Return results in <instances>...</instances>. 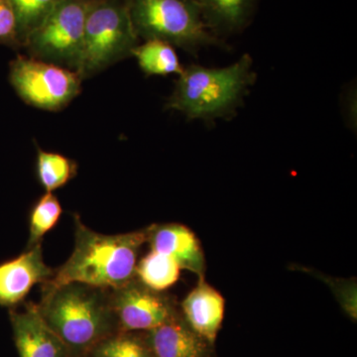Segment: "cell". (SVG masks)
<instances>
[{"label":"cell","mask_w":357,"mask_h":357,"mask_svg":"<svg viewBox=\"0 0 357 357\" xmlns=\"http://www.w3.org/2000/svg\"><path fill=\"white\" fill-rule=\"evenodd\" d=\"M147 243V227L128 234H98L75 217L72 255L44 285L82 283L93 287L121 288L136 277L141 248Z\"/></svg>","instance_id":"1"},{"label":"cell","mask_w":357,"mask_h":357,"mask_svg":"<svg viewBox=\"0 0 357 357\" xmlns=\"http://www.w3.org/2000/svg\"><path fill=\"white\" fill-rule=\"evenodd\" d=\"M47 325L72 352L93 349L117 325L110 290L82 283L44 285L37 305Z\"/></svg>","instance_id":"2"},{"label":"cell","mask_w":357,"mask_h":357,"mask_svg":"<svg viewBox=\"0 0 357 357\" xmlns=\"http://www.w3.org/2000/svg\"><path fill=\"white\" fill-rule=\"evenodd\" d=\"M252 67L248 54L225 68L189 66L176 81L165 109L208 122L234 116L255 83Z\"/></svg>","instance_id":"3"},{"label":"cell","mask_w":357,"mask_h":357,"mask_svg":"<svg viewBox=\"0 0 357 357\" xmlns=\"http://www.w3.org/2000/svg\"><path fill=\"white\" fill-rule=\"evenodd\" d=\"M138 38L161 40L191 54L225 47L204 25L196 0H126Z\"/></svg>","instance_id":"4"},{"label":"cell","mask_w":357,"mask_h":357,"mask_svg":"<svg viewBox=\"0 0 357 357\" xmlns=\"http://www.w3.org/2000/svg\"><path fill=\"white\" fill-rule=\"evenodd\" d=\"M138 39L126 0H91L84 23L83 58L77 73L86 79L128 58Z\"/></svg>","instance_id":"5"},{"label":"cell","mask_w":357,"mask_h":357,"mask_svg":"<svg viewBox=\"0 0 357 357\" xmlns=\"http://www.w3.org/2000/svg\"><path fill=\"white\" fill-rule=\"evenodd\" d=\"M89 1L61 0L26 40L30 57L79 72Z\"/></svg>","instance_id":"6"},{"label":"cell","mask_w":357,"mask_h":357,"mask_svg":"<svg viewBox=\"0 0 357 357\" xmlns=\"http://www.w3.org/2000/svg\"><path fill=\"white\" fill-rule=\"evenodd\" d=\"M83 79L76 70L30 56L9 64V82L21 100L36 109L59 112L81 93Z\"/></svg>","instance_id":"7"},{"label":"cell","mask_w":357,"mask_h":357,"mask_svg":"<svg viewBox=\"0 0 357 357\" xmlns=\"http://www.w3.org/2000/svg\"><path fill=\"white\" fill-rule=\"evenodd\" d=\"M117 325L126 332L153 330L178 314L170 298L141 283L137 278L110 290Z\"/></svg>","instance_id":"8"},{"label":"cell","mask_w":357,"mask_h":357,"mask_svg":"<svg viewBox=\"0 0 357 357\" xmlns=\"http://www.w3.org/2000/svg\"><path fill=\"white\" fill-rule=\"evenodd\" d=\"M54 271L43 259L42 243L27 248L15 259L0 264V306L14 307L20 304L33 286L47 283Z\"/></svg>","instance_id":"9"},{"label":"cell","mask_w":357,"mask_h":357,"mask_svg":"<svg viewBox=\"0 0 357 357\" xmlns=\"http://www.w3.org/2000/svg\"><path fill=\"white\" fill-rule=\"evenodd\" d=\"M9 314L20 357H70L72 351L47 325L37 305L28 303L24 311Z\"/></svg>","instance_id":"10"},{"label":"cell","mask_w":357,"mask_h":357,"mask_svg":"<svg viewBox=\"0 0 357 357\" xmlns=\"http://www.w3.org/2000/svg\"><path fill=\"white\" fill-rule=\"evenodd\" d=\"M150 250L172 258L182 270L204 278L206 260L199 239L189 227L178 223L152 225L147 227Z\"/></svg>","instance_id":"11"},{"label":"cell","mask_w":357,"mask_h":357,"mask_svg":"<svg viewBox=\"0 0 357 357\" xmlns=\"http://www.w3.org/2000/svg\"><path fill=\"white\" fill-rule=\"evenodd\" d=\"M146 344L153 357H213V345L195 333L180 312L148 331Z\"/></svg>","instance_id":"12"},{"label":"cell","mask_w":357,"mask_h":357,"mask_svg":"<svg viewBox=\"0 0 357 357\" xmlns=\"http://www.w3.org/2000/svg\"><path fill=\"white\" fill-rule=\"evenodd\" d=\"M185 323L208 344L215 345L225 318V301L222 294L204 278L181 304Z\"/></svg>","instance_id":"13"},{"label":"cell","mask_w":357,"mask_h":357,"mask_svg":"<svg viewBox=\"0 0 357 357\" xmlns=\"http://www.w3.org/2000/svg\"><path fill=\"white\" fill-rule=\"evenodd\" d=\"M208 31L222 37L243 31L250 23L257 0H196Z\"/></svg>","instance_id":"14"},{"label":"cell","mask_w":357,"mask_h":357,"mask_svg":"<svg viewBox=\"0 0 357 357\" xmlns=\"http://www.w3.org/2000/svg\"><path fill=\"white\" fill-rule=\"evenodd\" d=\"M131 56L146 76H180L184 72L175 47L161 40H146L133 49Z\"/></svg>","instance_id":"15"},{"label":"cell","mask_w":357,"mask_h":357,"mask_svg":"<svg viewBox=\"0 0 357 357\" xmlns=\"http://www.w3.org/2000/svg\"><path fill=\"white\" fill-rule=\"evenodd\" d=\"M181 271L182 269L172 258L150 250L138 261L136 278L147 287L163 292L178 280Z\"/></svg>","instance_id":"16"},{"label":"cell","mask_w":357,"mask_h":357,"mask_svg":"<svg viewBox=\"0 0 357 357\" xmlns=\"http://www.w3.org/2000/svg\"><path fill=\"white\" fill-rule=\"evenodd\" d=\"M77 164L64 155L39 149L37 154V176L47 192L63 187L76 177Z\"/></svg>","instance_id":"17"},{"label":"cell","mask_w":357,"mask_h":357,"mask_svg":"<svg viewBox=\"0 0 357 357\" xmlns=\"http://www.w3.org/2000/svg\"><path fill=\"white\" fill-rule=\"evenodd\" d=\"M17 20L18 40L24 47L26 40L46 20L61 0H9Z\"/></svg>","instance_id":"18"},{"label":"cell","mask_w":357,"mask_h":357,"mask_svg":"<svg viewBox=\"0 0 357 357\" xmlns=\"http://www.w3.org/2000/svg\"><path fill=\"white\" fill-rule=\"evenodd\" d=\"M62 206L53 192H47L33 206L30 213V234L27 248L42 243V238L60 220Z\"/></svg>","instance_id":"19"},{"label":"cell","mask_w":357,"mask_h":357,"mask_svg":"<svg viewBox=\"0 0 357 357\" xmlns=\"http://www.w3.org/2000/svg\"><path fill=\"white\" fill-rule=\"evenodd\" d=\"M0 45L21 48L18 40L17 20L9 0H0Z\"/></svg>","instance_id":"20"}]
</instances>
